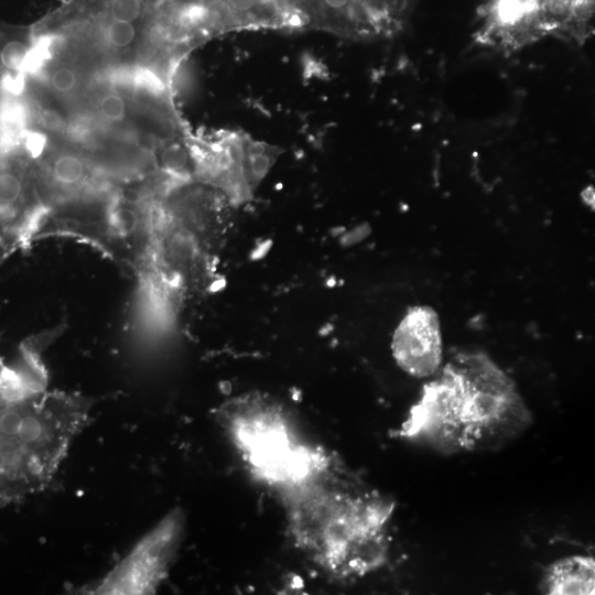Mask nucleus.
I'll use <instances>...</instances> for the list:
<instances>
[{
  "label": "nucleus",
  "mask_w": 595,
  "mask_h": 595,
  "mask_svg": "<svg viewBox=\"0 0 595 595\" xmlns=\"http://www.w3.org/2000/svg\"><path fill=\"white\" fill-rule=\"evenodd\" d=\"M423 386L399 434L442 455L505 447L532 424L513 380L482 351H459Z\"/></svg>",
  "instance_id": "1"
},
{
  "label": "nucleus",
  "mask_w": 595,
  "mask_h": 595,
  "mask_svg": "<svg viewBox=\"0 0 595 595\" xmlns=\"http://www.w3.org/2000/svg\"><path fill=\"white\" fill-rule=\"evenodd\" d=\"M187 145L194 174L224 192L234 205L251 198L281 153L279 147L238 130L219 131L208 140Z\"/></svg>",
  "instance_id": "2"
},
{
  "label": "nucleus",
  "mask_w": 595,
  "mask_h": 595,
  "mask_svg": "<svg viewBox=\"0 0 595 595\" xmlns=\"http://www.w3.org/2000/svg\"><path fill=\"white\" fill-rule=\"evenodd\" d=\"M181 510L170 512L106 575L95 594H151L166 576L184 530Z\"/></svg>",
  "instance_id": "3"
},
{
  "label": "nucleus",
  "mask_w": 595,
  "mask_h": 595,
  "mask_svg": "<svg viewBox=\"0 0 595 595\" xmlns=\"http://www.w3.org/2000/svg\"><path fill=\"white\" fill-rule=\"evenodd\" d=\"M391 350L397 365L410 376L432 377L443 361L437 313L428 305L410 307L393 333Z\"/></svg>",
  "instance_id": "4"
},
{
  "label": "nucleus",
  "mask_w": 595,
  "mask_h": 595,
  "mask_svg": "<svg viewBox=\"0 0 595 595\" xmlns=\"http://www.w3.org/2000/svg\"><path fill=\"white\" fill-rule=\"evenodd\" d=\"M547 36L583 42L593 31L595 0H532Z\"/></svg>",
  "instance_id": "5"
},
{
  "label": "nucleus",
  "mask_w": 595,
  "mask_h": 595,
  "mask_svg": "<svg viewBox=\"0 0 595 595\" xmlns=\"http://www.w3.org/2000/svg\"><path fill=\"white\" fill-rule=\"evenodd\" d=\"M595 561L591 555H570L551 563L540 580V591L548 595L594 594Z\"/></svg>",
  "instance_id": "6"
},
{
  "label": "nucleus",
  "mask_w": 595,
  "mask_h": 595,
  "mask_svg": "<svg viewBox=\"0 0 595 595\" xmlns=\"http://www.w3.org/2000/svg\"><path fill=\"white\" fill-rule=\"evenodd\" d=\"M98 118L109 126H119L129 116L128 98L115 88L100 91L95 101Z\"/></svg>",
  "instance_id": "7"
},
{
  "label": "nucleus",
  "mask_w": 595,
  "mask_h": 595,
  "mask_svg": "<svg viewBox=\"0 0 595 595\" xmlns=\"http://www.w3.org/2000/svg\"><path fill=\"white\" fill-rule=\"evenodd\" d=\"M80 74L69 63L55 64L46 75V84L52 93L67 98L74 96L80 86Z\"/></svg>",
  "instance_id": "8"
},
{
  "label": "nucleus",
  "mask_w": 595,
  "mask_h": 595,
  "mask_svg": "<svg viewBox=\"0 0 595 595\" xmlns=\"http://www.w3.org/2000/svg\"><path fill=\"white\" fill-rule=\"evenodd\" d=\"M138 29L132 22L109 20L102 30L105 43L112 50L130 47L137 40Z\"/></svg>",
  "instance_id": "9"
},
{
  "label": "nucleus",
  "mask_w": 595,
  "mask_h": 595,
  "mask_svg": "<svg viewBox=\"0 0 595 595\" xmlns=\"http://www.w3.org/2000/svg\"><path fill=\"white\" fill-rule=\"evenodd\" d=\"M143 13L142 0H110L109 20L136 23Z\"/></svg>",
  "instance_id": "10"
},
{
  "label": "nucleus",
  "mask_w": 595,
  "mask_h": 595,
  "mask_svg": "<svg viewBox=\"0 0 595 595\" xmlns=\"http://www.w3.org/2000/svg\"><path fill=\"white\" fill-rule=\"evenodd\" d=\"M29 48V45L18 40L7 42L2 46L7 71L12 73H21Z\"/></svg>",
  "instance_id": "11"
},
{
  "label": "nucleus",
  "mask_w": 595,
  "mask_h": 595,
  "mask_svg": "<svg viewBox=\"0 0 595 595\" xmlns=\"http://www.w3.org/2000/svg\"><path fill=\"white\" fill-rule=\"evenodd\" d=\"M40 120L43 127L52 132H62L67 129L65 118L53 109H44Z\"/></svg>",
  "instance_id": "12"
},
{
  "label": "nucleus",
  "mask_w": 595,
  "mask_h": 595,
  "mask_svg": "<svg viewBox=\"0 0 595 595\" xmlns=\"http://www.w3.org/2000/svg\"><path fill=\"white\" fill-rule=\"evenodd\" d=\"M6 65H4V58H3V53H2V47H0V74L3 73V71H6Z\"/></svg>",
  "instance_id": "13"
}]
</instances>
